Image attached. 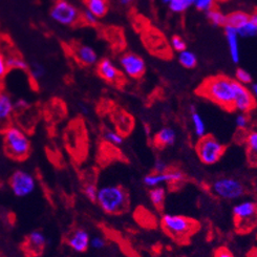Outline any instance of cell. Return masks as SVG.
<instances>
[{
  "label": "cell",
  "instance_id": "cell-18",
  "mask_svg": "<svg viewBox=\"0 0 257 257\" xmlns=\"http://www.w3.org/2000/svg\"><path fill=\"white\" fill-rule=\"evenodd\" d=\"M75 57L81 64L86 66H92L99 62L98 54L90 45L81 44L76 47Z\"/></svg>",
  "mask_w": 257,
  "mask_h": 257
},
{
  "label": "cell",
  "instance_id": "cell-36",
  "mask_svg": "<svg viewBox=\"0 0 257 257\" xmlns=\"http://www.w3.org/2000/svg\"><path fill=\"white\" fill-rule=\"evenodd\" d=\"M235 124H236V127H238L239 129L246 130L247 128L249 127V124H250V119L247 116V113L239 112L235 118Z\"/></svg>",
  "mask_w": 257,
  "mask_h": 257
},
{
  "label": "cell",
  "instance_id": "cell-8",
  "mask_svg": "<svg viewBox=\"0 0 257 257\" xmlns=\"http://www.w3.org/2000/svg\"><path fill=\"white\" fill-rule=\"evenodd\" d=\"M50 16L58 24L73 26L81 20V12L67 0H56L50 10Z\"/></svg>",
  "mask_w": 257,
  "mask_h": 257
},
{
  "label": "cell",
  "instance_id": "cell-21",
  "mask_svg": "<svg viewBox=\"0 0 257 257\" xmlns=\"http://www.w3.org/2000/svg\"><path fill=\"white\" fill-rule=\"evenodd\" d=\"M85 6L98 19L104 17L108 12L107 0H85Z\"/></svg>",
  "mask_w": 257,
  "mask_h": 257
},
{
  "label": "cell",
  "instance_id": "cell-26",
  "mask_svg": "<svg viewBox=\"0 0 257 257\" xmlns=\"http://www.w3.org/2000/svg\"><path fill=\"white\" fill-rule=\"evenodd\" d=\"M207 19L215 26H225L226 25V18L227 15L224 14L219 8L213 6L212 9L206 12Z\"/></svg>",
  "mask_w": 257,
  "mask_h": 257
},
{
  "label": "cell",
  "instance_id": "cell-13",
  "mask_svg": "<svg viewBox=\"0 0 257 257\" xmlns=\"http://www.w3.org/2000/svg\"><path fill=\"white\" fill-rule=\"evenodd\" d=\"M97 72L101 78L110 84H121L124 79L123 73L120 71L116 63L107 58L99 61L97 65Z\"/></svg>",
  "mask_w": 257,
  "mask_h": 257
},
{
  "label": "cell",
  "instance_id": "cell-37",
  "mask_svg": "<svg viewBox=\"0 0 257 257\" xmlns=\"http://www.w3.org/2000/svg\"><path fill=\"white\" fill-rule=\"evenodd\" d=\"M81 19L89 25H96L98 22V18L87 10H85L83 13H81Z\"/></svg>",
  "mask_w": 257,
  "mask_h": 257
},
{
  "label": "cell",
  "instance_id": "cell-20",
  "mask_svg": "<svg viewBox=\"0 0 257 257\" xmlns=\"http://www.w3.org/2000/svg\"><path fill=\"white\" fill-rule=\"evenodd\" d=\"M250 17H251V15L248 14V13L246 12L235 11V12L230 13L229 15H227L226 24L231 26V28H233L236 32H238L249 21Z\"/></svg>",
  "mask_w": 257,
  "mask_h": 257
},
{
  "label": "cell",
  "instance_id": "cell-14",
  "mask_svg": "<svg viewBox=\"0 0 257 257\" xmlns=\"http://www.w3.org/2000/svg\"><path fill=\"white\" fill-rule=\"evenodd\" d=\"M90 234L83 229H77L67 239V245L77 253H83L90 248Z\"/></svg>",
  "mask_w": 257,
  "mask_h": 257
},
{
  "label": "cell",
  "instance_id": "cell-24",
  "mask_svg": "<svg viewBox=\"0 0 257 257\" xmlns=\"http://www.w3.org/2000/svg\"><path fill=\"white\" fill-rule=\"evenodd\" d=\"M149 199L155 208L162 209L164 207L166 199V189L162 186L151 188L149 191Z\"/></svg>",
  "mask_w": 257,
  "mask_h": 257
},
{
  "label": "cell",
  "instance_id": "cell-28",
  "mask_svg": "<svg viewBox=\"0 0 257 257\" xmlns=\"http://www.w3.org/2000/svg\"><path fill=\"white\" fill-rule=\"evenodd\" d=\"M103 138L108 143L114 146H120L123 144L124 142L123 134H121L119 131L112 129H105L103 132Z\"/></svg>",
  "mask_w": 257,
  "mask_h": 257
},
{
  "label": "cell",
  "instance_id": "cell-6",
  "mask_svg": "<svg viewBox=\"0 0 257 257\" xmlns=\"http://www.w3.org/2000/svg\"><path fill=\"white\" fill-rule=\"evenodd\" d=\"M195 149L202 163L205 165H214L225 154L226 146L213 136L206 134L199 139Z\"/></svg>",
  "mask_w": 257,
  "mask_h": 257
},
{
  "label": "cell",
  "instance_id": "cell-44",
  "mask_svg": "<svg viewBox=\"0 0 257 257\" xmlns=\"http://www.w3.org/2000/svg\"><path fill=\"white\" fill-rule=\"evenodd\" d=\"M172 1H174V0H162V2L165 3V4H169V3H171Z\"/></svg>",
  "mask_w": 257,
  "mask_h": 257
},
{
  "label": "cell",
  "instance_id": "cell-29",
  "mask_svg": "<svg viewBox=\"0 0 257 257\" xmlns=\"http://www.w3.org/2000/svg\"><path fill=\"white\" fill-rule=\"evenodd\" d=\"M169 9L175 14L186 12L192 6V0H174L171 3L168 4Z\"/></svg>",
  "mask_w": 257,
  "mask_h": 257
},
{
  "label": "cell",
  "instance_id": "cell-41",
  "mask_svg": "<svg viewBox=\"0 0 257 257\" xmlns=\"http://www.w3.org/2000/svg\"><path fill=\"white\" fill-rule=\"evenodd\" d=\"M168 169H169L168 165L165 161H162V160L155 161V163H154V172L155 173L166 172Z\"/></svg>",
  "mask_w": 257,
  "mask_h": 257
},
{
  "label": "cell",
  "instance_id": "cell-16",
  "mask_svg": "<svg viewBox=\"0 0 257 257\" xmlns=\"http://www.w3.org/2000/svg\"><path fill=\"white\" fill-rule=\"evenodd\" d=\"M46 245V238L41 231H33L31 232L25 240L26 251L33 255L41 254Z\"/></svg>",
  "mask_w": 257,
  "mask_h": 257
},
{
  "label": "cell",
  "instance_id": "cell-12",
  "mask_svg": "<svg viewBox=\"0 0 257 257\" xmlns=\"http://www.w3.org/2000/svg\"><path fill=\"white\" fill-rule=\"evenodd\" d=\"M233 94V110L247 113L256 107L255 97L245 85H241L234 80Z\"/></svg>",
  "mask_w": 257,
  "mask_h": 257
},
{
  "label": "cell",
  "instance_id": "cell-17",
  "mask_svg": "<svg viewBox=\"0 0 257 257\" xmlns=\"http://www.w3.org/2000/svg\"><path fill=\"white\" fill-rule=\"evenodd\" d=\"M178 139V133L172 127H163L155 133L153 142L159 148H166L175 144Z\"/></svg>",
  "mask_w": 257,
  "mask_h": 257
},
{
  "label": "cell",
  "instance_id": "cell-40",
  "mask_svg": "<svg viewBox=\"0 0 257 257\" xmlns=\"http://www.w3.org/2000/svg\"><path fill=\"white\" fill-rule=\"evenodd\" d=\"M214 257H235L226 247H220L214 251Z\"/></svg>",
  "mask_w": 257,
  "mask_h": 257
},
{
  "label": "cell",
  "instance_id": "cell-27",
  "mask_svg": "<svg viewBox=\"0 0 257 257\" xmlns=\"http://www.w3.org/2000/svg\"><path fill=\"white\" fill-rule=\"evenodd\" d=\"M6 59V64H8L9 70H17V71H28L29 65L25 62V60H23L21 57H19L17 55H12L5 57Z\"/></svg>",
  "mask_w": 257,
  "mask_h": 257
},
{
  "label": "cell",
  "instance_id": "cell-7",
  "mask_svg": "<svg viewBox=\"0 0 257 257\" xmlns=\"http://www.w3.org/2000/svg\"><path fill=\"white\" fill-rule=\"evenodd\" d=\"M257 206L254 201H241L233 208V216L236 229L240 232L252 230L256 222Z\"/></svg>",
  "mask_w": 257,
  "mask_h": 257
},
{
  "label": "cell",
  "instance_id": "cell-10",
  "mask_svg": "<svg viewBox=\"0 0 257 257\" xmlns=\"http://www.w3.org/2000/svg\"><path fill=\"white\" fill-rule=\"evenodd\" d=\"M120 67L123 73L131 79H140L146 72L144 59L134 53H125L120 57Z\"/></svg>",
  "mask_w": 257,
  "mask_h": 257
},
{
  "label": "cell",
  "instance_id": "cell-34",
  "mask_svg": "<svg viewBox=\"0 0 257 257\" xmlns=\"http://www.w3.org/2000/svg\"><path fill=\"white\" fill-rule=\"evenodd\" d=\"M170 45L172 47V50L175 52H183L187 50V43L184 39H183L179 35H174L171 40H170Z\"/></svg>",
  "mask_w": 257,
  "mask_h": 257
},
{
  "label": "cell",
  "instance_id": "cell-35",
  "mask_svg": "<svg viewBox=\"0 0 257 257\" xmlns=\"http://www.w3.org/2000/svg\"><path fill=\"white\" fill-rule=\"evenodd\" d=\"M83 192L85 197L92 202H96L97 198V192H98V187L94 183H87V184L83 188Z\"/></svg>",
  "mask_w": 257,
  "mask_h": 257
},
{
  "label": "cell",
  "instance_id": "cell-39",
  "mask_svg": "<svg viewBox=\"0 0 257 257\" xmlns=\"http://www.w3.org/2000/svg\"><path fill=\"white\" fill-rule=\"evenodd\" d=\"M9 72L8 64H6V59L3 54L0 52V79H3Z\"/></svg>",
  "mask_w": 257,
  "mask_h": 257
},
{
  "label": "cell",
  "instance_id": "cell-31",
  "mask_svg": "<svg viewBox=\"0 0 257 257\" xmlns=\"http://www.w3.org/2000/svg\"><path fill=\"white\" fill-rule=\"evenodd\" d=\"M234 80L238 83L247 86V85H250L253 82V77L248 71L243 70V69H238L235 72V79Z\"/></svg>",
  "mask_w": 257,
  "mask_h": 257
},
{
  "label": "cell",
  "instance_id": "cell-43",
  "mask_svg": "<svg viewBox=\"0 0 257 257\" xmlns=\"http://www.w3.org/2000/svg\"><path fill=\"white\" fill-rule=\"evenodd\" d=\"M133 1H134V0H120L121 4H122V5H125V6L130 5Z\"/></svg>",
  "mask_w": 257,
  "mask_h": 257
},
{
  "label": "cell",
  "instance_id": "cell-4",
  "mask_svg": "<svg viewBox=\"0 0 257 257\" xmlns=\"http://www.w3.org/2000/svg\"><path fill=\"white\" fill-rule=\"evenodd\" d=\"M6 153L11 158L21 161L29 157L31 152V141L21 128L8 126L3 132Z\"/></svg>",
  "mask_w": 257,
  "mask_h": 257
},
{
  "label": "cell",
  "instance_id": "cell-23",
  "mask_svg": "<svg viewBox=\"0 0 257 257\" xmlns=\"http://www.w3.org/2000/svg\"><path fill=\"white\" fill-rule=\"evenodd\" d=\"M178 60L180 64L188 70H192L198 65V57L195 54L189 50H185L179 53Z\"/></svg>",
  "mask_w": 257,
  "mask_h": 257
},
{
  "label": "cell",
  "instance_id": "cell-19",
  "mask_svg": "<svg viewBox=\"0 0 257 257\" xmlns=\"http://www.w3.org/2000/svg\"><path fill=\"white\" fill-rule=\"evenodd\" d=\"M15 110V103L9 93L0 92V124L6 123Z\"/></svg>",
  "mask_w": 257,
  "mask_h": 257
},
{
  "label": "cell",
  "instance_id": "cell-15",
  "mask_svg": "<svg viewBox=\"0 0 257 257\" xmlns=\"http://www.w3.org/2000/svg\"><path fill=\"white\" fill-rule=\"evenodd\" d=\"M225 35L229 49L230 58L233 63H239L240 61V49H239V36L238 32L229 25H225Z\"/></svg>",
  "mask_w": 257,
  "mask_h": 257
},
{
  "label": "cell",
  "instance_id": "cell-25",
  "mask_svg": "<svg viewBox=\"0 0 257 257\" xmlns=\"http://www.w3.org/2000/svg\"><path fill=\"white\" fill-rule=\"evenodd\" d=\"M238 34L239 37H243V38H251V37H255L256 34H257V15L256 13L251 15L250 17L249 21L242 26L241 29H239L238 31Z\"/></svg>",
  "mask_w": 257,
  "mask_h": 257
},
{
  "label": "cell",
  "instance_id": "cell-30",
  "mask_svg": "<svg viewBox=\"0 0 257 257\" xmlns=\"http://www.w3.org/2000/svg\"><path fill=\"white\" fill-rule=\"evenodd\" d=\"M246 144L248 147V153L251 155V158L256 161V153H257V132L250 131L246 138Z\"/></svg>",
  "mask_w": 257,
  "mask_h": 257
},
{
  "label": "cell",
  "instance_id": "cell-2",
  "mask_svg": "<svg viewBox=\"0 0 257 257\" xmlns=\"http://www.w3.org/2000/svg\"><path fill=\"white\" fill-rule=\"evenodd\" d=\"M96 202L105 213L121 214L129 207V195L122 186L107 185L98 188Z\"/></svg>",
  "mask_w": 257,
  "mask_h": 257
},
{
  "label": "cell",
  "instance_id": "cell-22",
  "mask_svg": "<svg viewBox=\"0 0 257 257\" xmlns=\"http://www.w3.org/2000/svg\"><path fill=\"white\" fill-rule=\"evenodd\" d=\"M191 123L195 136H197L199 139L206 136L207 127L205 121L201 114L197 111V110H194V108L191 110Z\"/></svg>",
  "mask_w": 257,
  "mask_h": 257
},
{
  "label": "cell",
  "instance_id": "cell-11",
  "mask_svg": "<svg viewBox=\"0 0 257 257\" xmlns=\"http://www.w3.org/2000/svg\"><path fill=\"white\" fill-rule=\"evenodd\" d=\"M185 181V174L179 169H168L163 173H149L143 179L144 185L148 188H154L161 186L162 184L169 185H180Z\"/></svg>",
  "mask_w": 257,
  "mask_h": 257
},
{
  "label": "cell",
  "instance_id": "cell-9",
  "mask_svg": "<svg viewBox=\"0 0 257 257\" xmlns=\"http://www.w3.org/2000/svg\"><path fill=\"white\" fill-rule=\"evenodd\" d=\"M10 187L17 198H25L35 191L36 181L28 171L16 170L10 178Z\"/></svg>",
  "mask_w": 257,
  "mask_h": 257
},
{
  "label": "cell",
  "instance_id": "cell-45",
  "mask_svg": "<svg viewBox=\"0 0 257 257\" xmlns=\"http://www.w3.org/2000/svg\"><path fill=\"white\" fill-rule=\"evenodd\" d=\"M0 257H3V256H2V255H0Z\"/></svg>",
  "mask_w": 257,
  "mask_h": 257
},
{
  "label": "cell",
  "instance_id": "cell-33",
  "mask_svg": "<svg viewBox=\"0 0 257 257\" xmlns=\"http://www.w3.org/2000/svg\"><path fill=\"white\" fill-rule=\"evenodd\" d=\"M192 5L201 12H207L215 6V0H192Z\"/></svg>",
  "mask_w": 257,
  "mask_h": 257
},
{
  "label": "cell",
  "instance_id": "cell-5",
  "mask_svg": "<svg viewBox=\"0 0 257 257\" xmlns=\"http://www.w3.org/2000/svg\"><path fill=\"white\" fill-rule=\"evenodd\" d=\"M211 191L221 200L235 201L246 195L247 187L239 179L222 177L212 183Z\"/></svg>",
  "mask_w": 257,
  "mask_h": 257
},
{
  "label": "cell",
  "instance_id": "cell-38",
  "mask_svg": "<svg viewBox=\"0 0 257 257\" xmlns=\"http://www.w3.org/2000/svg\"><path fill=\"white\" fill-rule=\"evenodd\" d=\"M106 245V241L103 238H100V236H96V238L91 239V242H90V246L92 247L93 249L96 250H101L103 249Z\"/></svg>",
  "mask_w": 257,
  "mask_h": 257
},
{
  "label": "cell",
  "instance_id": "cell-32",
  "mask_svg": "<svg viewBox=\"0 0 257 257\" xmlns=\"http://www.w3.org/2000/svg\"><path fill=\"white\" fill-rule=\"evenodd\" d=\"M29 70L32 79L35 81H40L41 79H43L46 73L44 65L39 62H34Z\"/></svg>",
  "mask_w": 257,
  "mask_h": 257
},
{
  "label": "cell",
  "instance_id": "cell-3",
  "mask_svg": "<svg viewBox=\"0 0 257 257\" xmlns=\"http://www.w3.org/2000/svg\"><path fill=\"white\" fill-rule=\"evenodd\" d=\"M164 231L175 241H187L200 229V222L178 214H165L161 220Z\"/></svg>",
  "mask_w": 257,
  "mask_h": 257
},
{
  "label": "cell",
  "instance_id": "cell-1",
  "mask_svg": "<svg viewBox=\"0 0 257 257\" xmlns=\"http://www.w3.org/2000/svg\"><path fill=\"white\" fill-rule=\"evenodd\" d=\"M234 80L224 75H218L207 78L198 89L197 92L201 97L224 108L233 110Z\"/></svg>",
  "mask_w": 257,
  "mask_h": 257
},
{
  "label": "cell",
  "instance_id": "cell-42",
  "mask_svg": "<svg viewBox=\"0 0 257 257\" xmlns=\"http://www.w3.org/2000/svg\"><path fill=\"white\" fill-rule=\"evenodd\" d=\"M250 85H251V86H250V89H249V91L250 92H251V93L253 94V96L256 98V96H257V84L256 83H251V84H250Z\"/></svg>",
  "mask_w": 257,
  "mask_h": 257
}]
</instances>
